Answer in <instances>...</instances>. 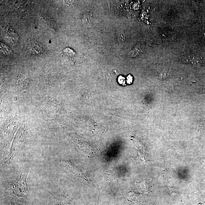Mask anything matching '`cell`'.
Segmentation results:
<instances>
[{
  "label": "cell",
  "mask_w": 205,
  "mask_h": 205,
  "mask_svg": "<svg viewBox=\"0 0 205 205\" xmlns=\"http://www.w3.org/2000/svg\"><path fill=\"white\" fill-rule=\"evenodd\" d=\"M143 47L141 44H137L131 50L128 54V56L130 57H134L137 56L141 53H144Z\"/></svg>",
  "instance_id": "cell-2"
},
{
  "label": "cell",
  "mask_w": 205,
  "mask_h": 205,
  "mask_svg": "<svg viewBox=\"0 0 205 205\" xmlns=\"http://www.w3.org/2000/svg\"><path fill=\"white\" fill-rule=\"evenodd\" d=\"M116 38L120 43H123L125 41V36L124 33L122 31H119L116 33Z\"/></svg>",
  "instance_id": "cell-3"
},
{
  "label": "cell",
  "mask_w": 205,
  "mask_h": 205,
  "mask_svg": "<svg viewBox=\"0 0 205 205\" xmlns=\"http://www.w3.org/2000/svg\"><path fill=\"white\" fill-rule=\"evenodd\" d=\"M74 1H62V2L63 4H65L66 5L68 6L72 5V4L74 3Z\"/></svg>",
  "instance_id": "cell-4"
},
{
  "label": "cell",
  "mask_w": 205,
  "mask_h": 205,
  "mask_svg": "<svg viewBox=\"0 0 205 205\" xmlns=\"http://www.w3.org/2000/svg\"><path fill=\"white\" fill-rule=\"evenodd\" d=\"M179 61L183 63H192L195 65L200 64L202 62L201 57L194 55L183 56L179 59Z\"/></svg>",
  "instance_id": "cell-1"
},
{
  "label": "cell",
  "mask_w": 205,
  "mask_h": 205,
  "mask_svg": "<svg viewBox=\"0 0 205 205\" xmlns=\"http://www.w3.org/2000/svg\"><path fill=\"white\" fill-rule=\"evenodd\" d=\"M128 81L127 82L128 83H131L132 82V77L130 76H129L127 77Z\"/></svg>",
  "instance_id": "cell-6"
},
{
  "label": "cell",
  "mask_w": 205,
  "mask_h": 205,
  "mask_svg": "<svg viewBox=\"0 0 205 205\" xmlns=\"http://www.w3.org/2000/svg\"><path fill=\"white\" fill-rule=\"evenodd\" d=\"M119 82H120V84H123L124 83V78L122 77V76H120V77L119 78Z\"/></svg>",
  "instance_id": "cell-5"
},
{
  "label": "cell",
  "mask_w": 205,
  "mask_h": 205,
  "mask_svg": "<svg viewBox=\"0 0 205 205\" xmlns=\"http://www.w3.org/2000/svg\"><path fill=\"white\" fill-rule=\"evenodd\" d=\"M85 14V16H86V17H87V16H88V17H90V16H91V14H89V13H88V14ZM91 18V17H85V20H90V19Z\"/></svg>",
  "instance_id": "cell-7"
}]
</instances>
